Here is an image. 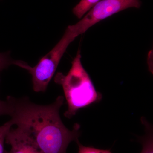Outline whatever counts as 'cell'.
<instances>
[{
	"label": "cell",
	"mask_w": 153,
	"mask_h": 153,
	"mask_svg": "<svg viewBox=\"0 0 153 153\" xmlns=\"http://www.w3.org/2000/svg\"><path fill=\"white\" fill-rule=\"evenodd\" d=\"M7 100L12 108L10 120L13 125L32 137L43 153H67L69 144L79 140L80 126L75 124L70 130L61 120L62 96L47 105L35 104L27 97L9 96Z\"/></svg>",
	"instance_id": "1"
},
{
	"label": "cell",
	"mask_w": 153,
	"mask_h": 153,
	"mask_svg": "<svg viewBox=\"0 0 153 153\" xmlns=\"http://www.w3.org/2000/svg\"><path fill=\"white\" fill-rule=\"evenodd\" d=\"M80 50L72 62L71 68L66 75L57 72L54 81L63 88L68 109L64 116L71 118L79 109L98 102L101 94L97 91L90 76L82 66Z\"/></svg>",
	"instance_id": "2"
},
{
	"label": "cell",
	"mask_w": 153,
	"mask_h": 153,
	"mask_svg": "<svg viewBox=\"0 0 153 153\" xmlns=\"http://www.w3.org/2000/svg\"><path fill=\"white\" fill-rule=\"evenodd\" d=\"M77 36L70 26H68L60 41L34 67H31L24 61L14 60V65L26 69L32 75L34 91H46L68 45Z\"/></svg>",
	"instance_id": "3"
},
{
	"label": "cell",
	"mask_w": 153,
	"mask_h": 153,
	"mask_svg": "<svg viewBox=\"0 0 153 153\" xmlns=\"http://www.w3.org/2000/svg\"><path fill=\"white\" fill-rule=\"evenodd\" d=\"M140 6V0H102L79 22L70 26L78 36L85 33L97 23L114 14L129 8H139Z\"/></svg>",
	"instance_id": "4"
},
{
	"label": "cell",
	"mask_w": 153,
	"mask_h": 153,
	"mask_svg": "<svg viewBox=\"0 0 153 153\" xmlns=\"http://www.w3.org/2000/svg\"><path fill=\"white\" fill-rule=\"evenodd\" d=\"M5 143L11 149L5 153H43L34 139L18 127L11 128L6 136Z\"/></svg>",
	"instance_id": "5"
},
{
	"label": "cell",
	"mask_w": 153,
	"mask_h": 153,
	"mask_svg": "<svg viewBox=\"0 0 153 153\" xmlns=\"http://www.w3.org/2000/svg\"><path fill=\"white\" fill-rule=\"evenodd\" d=\"M141 120L144 126L146 134L143 137L139 138V141L142 145V150L140 153H153L152 127L145 118H142Z\"/></svg>",
	"instance_id": "6"
},
{
	"label": "cell",
	"mask_w": 153,
	"mask_h": 153,
	"mask_svg": "<svg viewBox=\"0 0 153 153\" xmlns=\"http://www.w3.org/2000/svg\"><path fill=\"white\" fill-rule=\"evenodd\" d=\"M100 0H81L73 9V14L78 19H81Z\"/></svg>",
	"instance_id": "7"
},
{
	"label": "cell",
	"mask_w": 153,
	"mask_h": 153,
	"mask_svg": "<svg viewBox=\"0 0 153 153\" xmlns=\"http://www.w3.org/2000/svg\"><path fill=\"white\" fill-rule=\"evenodd\" d=\"M13 126L10 120L0 126V153H5L4 143L7 134Z\"/></svg>",
	"instance_id": "8"
},
{
	"label": "cell",
	"mask_w": 153,
	"mask_h": 153,
	"mask_svg": "<svg viewBox=\"0 0 153 153\" xmlns=\"http://www.w3.org/2000/svg\"><path fill=\"white\" fill-rule=\"evenodd\" d=\"M78 146V153H112L109 150L99 149L91 147L85 146L81 144L79 140L76 142Z\"/></svg>",
	"instance_id": "9"
},
{
	"label": "cell",
	"mask_w": 153,
	"mask_h": 153,
	"mask_svg": "<svg viewBox=\"0 0 153 153\" xmlns=\"http://www.w3.org/2000/svg\"><path fill=\"white\" fill-rule=\"evenodd\" d=\"M14 61L11 59L8 53H0V72L13 64Z\"/></svg>",
	"instance_id": "10"
},
{
	"label": "cell",
	"mask_w": 153,
	"mask_h": 153,
	"mask_svg": "<svg viewBox=\"0 0 153 153\" xmlns=\"http://www.w3.org/2000/svg\"><path fill=\"white\" fill-rule=\"evenodd\" d=\"M12 109L10 103L7 99L0 100V116L10 115Z\"/></svg>",
	"instance_id": "11"
}]
</instances>
